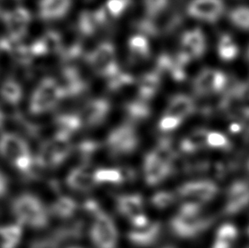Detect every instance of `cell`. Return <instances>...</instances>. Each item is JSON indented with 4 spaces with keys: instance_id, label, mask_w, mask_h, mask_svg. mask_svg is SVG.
Returning <instances> with one entry per match:
<instances>
[{
    "instance_id": "6da1fadb",
    "label": "cell",
    "mask_w": 249,
    "mask_h": 248,
    "mask_svg": "<svg viewBox=\"0 0 249 248\" xmlns=\"http://www.w3.org/2000/svg\"><path fill=\"white\" fill-rule=\"evenodd\" d=\"M0 158L17 171L27 176H33L34 167L37 166L27 141L16 133L0 134Z\"/></svg>"
},
{
    "instance_id": "7a4b0ae2",
    "label": "cell",
    "mask_w": 249,
    "mask_h": 248,
    "mask_svg": "<svg viewBox=\"0 0 249 248\" xmlns=\"http://www.w3.org/2000/svg\"><path fill=\"white\" fill-rule=\"evenodd\" d=\"M10 209L16 222L22 227L40 230L45 228L50 222V209L33 193L25 192L16 196Z\"/></svg>"
},
{
    "instance_id": "3957f363",
    "label": "cell",
    "mask_w": 249,
    "mask_h": 248,
    "mask_svg": "<svg viewBox=\"0 0 249 248\" xmlns=\"http://www.w3.org/2000/svg\"><path fill=\"white\" fill-rule=\"evenodd\" d=\"M74 150L71 137L55 133L54 137L42 143L35 158L37 167L55 168L64 162Z\"/></svg>"
},
{
    "instance_id": "277c9868",
    "label": "cell",
    "mask_w": 249,
    "mask_h": 248,
    "mask_svg": "<svg viewBox=\"0 0 249 248\" xmlns=\"http://www.w3.org/2000/svg\"><path fill=\"white\" fill-rule=\"evenodd\" d=\"M63 99L64 94L59 82L53 77H45L32 94L29 111L33 115L44 114L54 109Z\"/></svg>"
},
{
    "instance_id": "5b68a950",
    "label": "cell",
    "mask_w": 249,
    "mask_h": 248,
    "mask_svg": "<svg viewBox=\"0 0 249 248\" xmlns=\"http://www.w3.org/2000/svg\"><path fill=\"white\" fill-rule=\"evenodd\" d=\"M140 145V137L135 126L130 123L121 124L109 133L106 146L112 158L133 154Z\"/></svg>"
},
{
    "instance_id": "8992f818",
    "label": "cell",
    "mask_w": 249,
    "mask_h": 248,
    "mask_svg": "<svg viewBox=\"0 0 249 248\" xmlns=\"http://www.w3.org/2000/svg\"><path fill=\"white\" fill-rule=\"evenodd\" d=\"M85 61L94 73L109 79L120 71L113 44L103 42L85 56Z\"/></svg>"
},
{
    "instance_id": "52a82bcc",
    "label": "cell",
    "mask_w": 249,
    "mask_h": 248,
    "mask_svg": "<svg viewBox=\"0 0 249 248\" xmlns=\"http://www.w3.org/2000/svg\"><path fill=\"white\" fill-rule=\"evenodd\" d=\"M211 219L196 213H180L174 216L169 222V230L172 234L181 239L195 237L209 227Z\"/></svg>"
},
{
    "instance_id": "ba28073f",
    "label": "cell",
    "mask_w": 249,
    "mask_h": 248,
    "mask_svg": "<svg viewBox=\"0 0 249 248\" xmlns=\"http://www.w3.org/2000/svg\"><path fill=\"white\" fill-rule=\"evenodd\" d=\"M84 222L76 220L54 229L47 235L33 242L31 248H62L83 237Z\"/></svg>"
},
{
    "instance_id": "9c48e42d",
    "label": "cell",
    "mask_w": 249,
    "mask_h": 248,
    "mask_svg": "<svg viewBox=\"0 0 249 248\" xmlns=\"http://www.w3.org/2000/svg\"><path fill=\"white\" fill-rule=\"evenodd\" d=\"M89 236L95 248H116L118 245L117 226L110 215L101 210L94 215Z\"/></svg>"
},
{
    "instance_id": "30bf717a",
    "label": "cell",
    "mask_w": 249,
    "mask_h": 248,
    "mask_svg": "<svg viewBox=\"0 0 249 248\" xmlns=\"http://www.w3.org/2000/svg\"><path fill=\"white\" fill-rule=\"evenodd\" d=\"M206 51V39L200 28L188 30L182 35L180 50L176 55L178 60L187 64L194 59L202 57Z\"/></svg>"
},
{
    "instance_id": "8fae6325",
    "label": "cell",
    "mask_w": 249,
    "mask_h": 248,
    "mask_svg": "<svg viewBox=\"0 0 249 248\" xmlns=\"http://www.w3.org/2000/svg\"><path fill=\"white\" fill-rule=\"evenodd\" d=\"M226 74L214 69H203L201 71L192 83V89L197 96H204L217 93L223 89L226 84Z\"/></svg>"
},
{
    "instance_id": "7c38bea8",
    "label": "cell",
    "mask_w": 249,
    "mask_h": 248,
    "mask_svg": "<svg viewBox=\"0 0 249 248\" xmlns=\"http://www.w3.org/2000/svg\"><path fill=\"white\" fill-rule=\"evenodd\" d=\"M143 171L146 185L155 186L170 177L175 172V167L162 161L151 151L144 158Z\"/></svg>"
},
{
    "instance_id": "4fadbf2b",
    "label": "cell",
    "mask_w": 249,
    "mask_h": 248,
    "mask_svg": "<svg viewBox=\"0 0 249 248\" xmlns=\"http://www.w3.org/2000/svg\"><path fill=\"white\" fill-rule=\"evenodd\" d=\"M111 105L107 99L94 98L84 104L78 113L83 125L87 127H95L103 124L111 111Z\"/></svg>"
},
{
    "instance_id": "5bb4252c",
    "label": "cell",
    "mask_w": 249,
    "mask_h": 248,
    "mask_svg": "<svg viewBox=\"0 0 249 248\" xmlns=\"http://www.w3.org/2000/svg\"><path fill=\"white\" fill-rule=\"evenodd\" d=\"M225 11L223 0H192L186 8L190 17L207 22H216Z\"/></svg>"
},
{
    "instance_id": "9a60e30c",
    "label": "cell",
    "mask_w": 249,
    "mask_h": 248,
    "mask_svg": "<svg viewBox=\"0 0 249 248\" xmlns=\"http://www.w3.org/2000/svg\"><path fill=\"white\" fill-rule=\"evenodd\" d=\"M217 193V187L212 182L206 180L187 182L177 188L175 194L192 202H204L211 200Z\"/></svg>"
},
{
    "instance_id": "2e32d148",
    "label": "cell",
    "mask_w": 249,
    "mask_h": 248,
    "mask_svg": "<svg viewBox=\"0 0 249 248\" xmlns=\"http://www.w3.org/2000/svg\"><path fill=\"white\" fill-rule=\"evenodd\" d=\"M162 233V223L149 222L148 225L142 228H134L127 234L128 241L136 248H147L155 245L159 242Z\"/></svg>"
},
{
    "instance_id": "e0dca14e",
    "label": "cell",
    "mask_w": 249,
    "mask_h": 248,
    "mask_svg": "<svg viewBox=\"0 0 249 248\" xmlns=\"http://www.w3.org/2000/svg\"><path fill=\"white\" fill-rule=\"evenodd\" d=\"M61 85L64 98H74L81 95L86 92L89 88L79 71L73 67L68 65L61 71Z\"/></svg>"
},
{
    "instance_id": "ac0fdd59",
    "label": "cell",
    "mask_w": 249,
    "mask_h": 248,
    "mask_svg": "<svg viewBox=\"0 0 249 248\" xmlns=\"http://www.w3.org/2000/svg\"><path fill=\"white\" fill-rule=\"evenodd\" d=\"M108 14L104 7L94 11L84 10L79 15L77 28L84 37L94 35L101 27L108 22Z\"/></svg>"
},
{
    "instance_id": "d6986e66",
    "label": "cell",
    "mask_w": 249,
    "mask_h": 248,
    "mask_svg": "<svg viewBox=\"0 0 249 248\" xmlns=\"http://www.w3.org/2000/svg\"><path fill=\"white\" fill-rule=\"evenodd\" d=\"M66 184L72 191L84 193L89 192L96 185L94 172H91L89 165L82 164L76 167L68 173Z\"/></svg>"
},
{
    "instance_id": "ffe728a7",
    "label": "cell",
    "mask_w": 249,
    "mask_h": 248,
    "mask_svg": "<svg viewBox=\"0 0 249 248\" xmlns=\"http://www.w3.org/2000/svg\"><path fill=\"white\" fill-rule=\"evenodd\" d=\"M115 203L118 213L129 220L144 213V200L139 193L118 195L115 196Z\"/></svg>"
},
{
    "instance_id": "44dd1931",
    "label": "cell",
    "mask_w": 249,
    "mask_h": 248,
    "mask_svg": "<svg viewBox=\"0 0 249 248\" xmlns=\"http://www.w3.org/2000/svg\"><path fill=\"white\" fill-rule=\"evenodd\" d=\"M196 104L192 98L184 94L173 95L168 101L164 114L184 121L195 111Z\"/></svg>"
},
{
    "instance_id": "7402d4cb",
    "label": "cell",
    "mask_w": 249,
    "mask_h": 248,
    "mask_svg": "<svg viewBox=\"0 0 249 248\" xmlns=\"http://www.w3.org/2000/svg\"><path fill=\"white\" fill-rule=\"evenodd\" d=\"M64 46L63 37L56 31H48L31 48L34 55L47 54H61Z\"/></svg>"
},
{
    "instance_id": "603a6c76",
    "label": "cell",
    "mask_w": 249,
    "mask_h": 248,
    "mask_svg": "<svg viewBox=\"0 0 249 248\" xmlns=\"http://www.w3.org/2000/svg\"><path fill=\"white\" fill-rule=\"evenodd\" d=\"M71 3L72 0H39L38 16L47 21L60 20L68 15Z\"/></svg>"
},
{
    "instance_id": "cb8c5ba5",
    "label": "cell",
    "mask_w": 249,
    "mask_h": 248,
    "mask_svg": "<svg viewBox=\"0 0 249 248\" xmlns=\"http://www.w3.org/2000/svg\"><path fill=\"white\" fill-rule=\"evenodd\" d=\"M161 77L155 70L144 74L139 82L138 99L145 102L151 101L161 86Z\"/></svg>"
},
{
    "instance_id": "d4e9b609",
    "label": "cell",
    "mask_w": 249,
    "mask_h": 248,
    "mask_svg": "<svg viewBox=\"0 0 249 248\" xmlns=\"http://www.w3.org/2000/svg\"><path fill=\"white\" fill-rule=\"evenodd\" d=\"M55 133L64 134L71 137L72 134L78 132L84 125L78 113H61L54 118Z\"/></svg>"
},
{
    "instance_id": "484cf974",
    "label": "cell",
    "mask_w": 249,
    "mask_h": 248,
    "mask_svg": "<svg viewBox=\"0 0 249 248\" xmlns=\"http://www.w3.org/2000/svg\"><path fill=\"white\" fill-rule=\"evenodd\" d=\"M31 15L24 8H17L8 16V25L15 38L24 36L30 23Z\"/></svg>"
},
{
    "instance_id": "4316f807",
    "label": "cell",
    "mask_w": 249,
    "mask_h": 248,
    "mask_svg": "<svg viewBox=\"0 0 249 248\" xmlns=\"http://www.w3.org/2000/svg\"><path fill=\"white\" fill-rule=\"evenodd\" d=\"M124 113L130 124H137L147 120L152 114V109L148 102L137 99L125 104Z\"/></svg>"
},
{
    "instance_id": "83f0119b",
    "label": "cell",
    "mask_w": 249,
    "mask_h": 248,
    "mask_svg": "<svg viewBox=\"0 0 249 248\" xmlns=\"http://www.w3.org/2000/svg\"><path fill=\"white\" fill-rule=\"evenodd\" d=\"M50 209L51 215L61 219H68L76 214L78 211V205L74 199L63 195L56 199L52 203Z\"/></svg>"
},
{
    "instance_id": "f1b7e54d",
    "label": "cell",
    "mask_w": 249,
    "mask_h": 248,
    "mask_svg": "<svg viewBox=\"0 0 249 248\" xmlns=\"http://www.w3.org/2000/svg\"><path fill=\"white\" fill-rule=\"evenodd\" d=\"M23 227L17 224L0 225V248H17L22 237Z\"/></svg>"
},
{
    "instance_id": "f546056e",
    "label": "cell",
    "mask_w": 249,
    "mask_h": 248,
    "mask_svg": "<svg viewBox=\"0 0 249 248\" xmlns=\"http://www.w3.org/2000/svg\"><path fill=\"white\" fill-rule=\"evenodd\" d=\"M128 51L133 62L147 60L151 55V48L144 35H135L128 41Z\"/></svg>"
},
{
    "instance_id": "4dcf8cb0",
    "label": "cell",
    "mask_w": 249,
    "mask_h": 248,
    "mask_svg": "<svg viewBox=\"0 0 249 248\" xmlns=\"http://www.w3.org/2000/svg\"><path fill=\"white\" fill-rule=\"evenodd\" d=\"M207 136L208 133L203 129L193 131L180 141V151L186 154H191L199 151L207 144Z\"/></svg>"
},
{
    "instance_id": "1f68e13d",
    "label": "cell",
    "mask_w": 249,
    "mask_h": 248,
    "mask_svg": "<svg viewBox=\"0 0 249 248\" xmlns=\"http://www.w3.org/2000/svg\"><path fill=\"white\" fill-rule=\"evenodd\" d=\"M152 151L162 161L175 167V162L178 158V153L173 145L171 138L162 137L159 139Z\"/></svg>"
},
{
    "instance_id": "d6a6232c",
    "label": "cell",
    "mask_w": 249,
    "mask_h": 248,
    "mask_svg": "<svg viewBox=\"0 0 249 248\" xmlns=\"http://www.w3.org/2000/svg\"><path fill=\"white\" fill-rule=\"evenodd\" d=\"M94 178L96 185L111 184V185H121L124 184L120 168H99L94 172Z\"/></svg>"
},
{
    "instance_id": "836d02e7",
    "label": "cell",
    "mask_w": 249,
    "mask_h": 248,
    "mask_svg": "<svg viewBox=\"0 0 249 248\" xmlns=\"http://www.w3.org/2000/svg\"><path fill=\"white\" fill-rule=\"evenodd\" d=\"M1 96L3 101L8 104L17 105L20 102L22 98V89L19 84L16 83L15 81H6L0 90Z\"/></svg>"
},
{
    "instance_id": "e575fe53",
    "label": "cell",
    "mask_w": 249,
    "mask_h": 248,
    "mask_svg": "<svg viewBox=\"0 0 249 248\" xmlns=\"http://www.w3.org/2000/svg\"><path fill=\"white\" fill-rule=\"evenodd\" d=\"M100 147V143L94 140H84L79 142L76 146V152L81 159L82 164L89 165Z\"/></svg>"
},
{
    "instance_id": "d590c367",
    "label": "cell",
    "mask_w": 249,
    "mask_h": 248,
    "mask_svg": "<svg viewBox=\"0 0 249 248\" xmlns=\"http://www.w3.org/2000/svg\"><path fill=\"white\" fill-rule=\"evenodd\" d=\"M218 52L219 57L224 61H231L238 54V48L229 35H224L220 37Z\"/></svg>"
},
{
    "instance_id": "8d00e7d4",
    "label": "cell",
    "mask_w": 249,
    "mask_h": 248,
    "mask_svg": "<svg viewBox=\"0 0 249 248\" xmlns=\"http://www.w3.org/2000/svg\"><path fill=\"white\" fill-rule=\"evenodd\" d=\"M249 199V191L246 186L238 185L232 189L229 199V209L234 211L245 204Z\"/></svg>"
},
{
    "instance_id": "74e56055",
    "label": "cell",
    "mask_w": 249,
    "mask_h": 248,
    "mask_svg": "<svg viewBox=\"0 0 249 248\" xmlns=\"http://www.w3.org/2000/svg\"><path fill=\"white\" fill-rule=\"evenodd\" d=\"M229 18L236 27L243 30H249V7L239 6L233 9Z\"/></svg>"
},
{
    "instance_id": "f35d334b",
    "label": "cell",
    "mask_w": 249,
    "mask_h": 248,
    "mask_svg": "<svg viewBox=\"0 0 249 248\" xmlns=\"http://www.w3.org/2000/svg\"><path fill=\"white\" fill-rule=\"evenodd\" d=\"M176 198L177 195L170 191H158L151 197V203L158 209H165L175 203Z\"/></svg>"
},
{
    "instance_id": "ab89813d",
    "label": "cell",
    "mask_w": 249,
    "mask_h": 248,
    "mask_svg": "<svg viewBox=\"0 0 249 248\" xmlns=\"http://www.w3.org/2000/svg\"><path fill=\"white\" fill-rule=\"evenodd\" d=\"M236 236V229L231 225L223 226L219 230L218 238L213 248H230Z\"/></svg>"
},
{
    "instance_id": "60d3db41",
    "label": "cell",
    "mask_w": 249,
    "mask_h": 248,
    "mask_svg": "<svg viewBox=\"0 0 249 248\" xmlns=\"http://www.w3.org/2000/svg\"><path fill=\"white\" fill-rule=\"evenodd\" d=\"M107 81L108 89L111 92H115L121 89L125 86L131 85L134 83L135 78L131 74L120 71L118 73L115 75L114 77L109 78Z\"/></svg>"
},
{
    "instance_id": "b9f144b4",
    "label": "cell",
    "mask_w": 249,
    "mask_h": 248,
    "mask_svg": "<svg viewBox=\"0 0 249 248\" xmlns=\"http://www.w3.org/2000/svg\"><path fill=\"white\" fill-rule=\"evenodd\" d=\"M169 0H144L146 17L150 19H156L168 8Z\"/></svg>"
},
{
    "instance_id": "7bdbcfd3",
    "label": "cell",
    "mask_w": 249,
    "mask_h": 248,
    "mask_svg": "<svg viewBox=\"0 0 249 248\" xmlns=\"http://www.w3.org/2000/svg\"><path fill=\"white\" fill-rule=\"evenodd\" d=\"M132 0H107L105 10L109 17L117 18L121 17L131 4Z\"/></svg>"
},
{
    "instance_id": "ee69618b",
    "label": "cell",
    "mask_w": 249,
    "mask_h": 248,
    "mask_svg": "<svg viewBox=\"0 0 249 248\" xmlns=\"http://www.w3.org/2000/svg\"><path fill=\"white\" fill-rule=\"evenodd\" d=\"M182 122L178 118L163 115L159 123V130L162 133H169L178 128Z\"/></svg>"
},
{
    "instance_id": "f6af8a7d",
    "label": "cell",
    "mask_w": 249,
    "mask_h": 248,
    "mask_svg": "<svg viewBox=\"0 0 249 248\" xmlns=\"http://www.w3.org/2000/svg\"><path fill=\"white\" fill-rule=\"evenodd\" d=\"M207 144L212 147H225L227 144V141L222 134L213 132L208 134Z\"/></svg>"
},
{
    "instance_id": "bcb514c9",
    "label": "cell",
    "mask_w": 249,
    "mask_h": 248,
    "mask_svg": "<svg viewBox=\"0 0 249 248\" xmlns=\"http://www.w3.org/2000/svg\"><path fill=\"white\" fill-rule=\"evenodd\" d=\"M83 208L92 217H94V215L97 214L98 213H100L102 210L99 202L94 199H88L84 201Z\"/></svg>"
},
{
    "instance_id": "7dc6e473",
    "label": "cell",
    "mask_w": 249,
    "mask_h": 248,
    "mask_svg": "<svg viewBox=\"0 0 249 248\" xmlns=\"http://www.w3.org/2000/svg\"><path fill=\"white\" fill-rule=\"evenodd\" d=\"M10 191V181L5 173L0 168V200L5 197Z\"/></svg>"
},
{
    "instance_id": "c3c4849f",
    "label": "cell",
    "mask_w": 249,
    "mask_h": 248,
    "mask_svg": "<svg viewBox=\"0 0 249 248\" xmlns=\"http://www.w3.org/2000/svg\"><path fill=\"white\" fill-rule=\"evenodd\" d=\"M130 222L134 226V228H142V227H145L149 224L148 219H147V217L145 216V213L135 216V218H132Z\"/></svg>"
},
{
    "instance_id": "681fc988",
    "label": "cell",
    "mask_w": 249,
    "mask_h": 248,
    "mask_svg": "<svg viewBox=\"0 0 249 248\" xmlns=\"http://www.w3.org/2000/svg\"><path fill=\"white\" fill-rule=\"evenodd\" d=\"M5 122H6V117L3 113V110L0 108V131L3 129V126L5 125Z\"/></svg>"
},
{
    "instance_id": "f907efd6",
    "label": "cell",
    "mask_w": 249,
    "mask_h": 248,
    "mask_svg": "<svg viewBox=\"0 0 249 248\" xmlns=\"http://www.w3.org/2000/svg\"><path fill=\"white\" fill-rule=\"evenodd\" d=\"M162 248H176L174 246H165V247H163Z\"/></svg>"
},
{
    "instance_id": "816d5d0a",
    "label": "cell",
    "mask_w": 249,
    "mask_h": 248,
    "mask_svg": "<svg viewBox=\"0 0 249 248\" xmlns=\"http://www.w3.org/2000/svg\"><path fill=\"white\" fill-rule=\"evenodd\" d=\"M78 248V247H72V248Z\"/></svg>"
},
{
    "instance_id": "f5cc1de1",
    "label": "cell",
    "mask_w": 249,
    "mask_h": 248,
    "mask_svg": "<svg viewBox=\"0 0 249 248\" xmlns=\"http://www.w3.org/2000/svg\"><path fill=\"white\" fill-rule=\"evenodd\" d=\"M86 1H92V0H86Z\"/></svg>"
},
{
    "instance_id": "db71d44e",
    "label": "cell",
    "mask_w": 249,
    "mask_h": 248,
    "mask_svg": "<svg viewBox=\"0 0 249 248\" xmlns=\"http://www.w3.org/2000/svg\"></svg>"
}]
</instances>
